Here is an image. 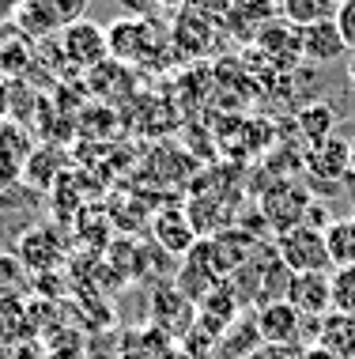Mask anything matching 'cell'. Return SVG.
I'll return each instance as SVG.
<instances>
[{
    "mask_svg": "<svg viewBox=\"0 0 355 359\" xmlns=\"http://www.w3.org/2000/svg\"><path fill=\"white\" fill-rule=\"evenodd\" d=\"M302 170H306V182L318 186L321 193L340 189L344 178H351V140L329 137V140L314 144V148H306Z\"/></svg>",
    "mask_w": 355,
    "mask_h": 359,
    "instance_id": "3957f363",
    "label": "cell"
},
{
    "mask_svg": "<svg viewBox=\"0 0 355 359\" xmlns=\"http://www.w3.org/2000/svg\"><path fill=\"white\" fill-rule=\"evenodd\" d=\"M253 325H257V333H261V344H291V348H299V341H302V314L287 303V299H276V303L257 306Z\"/></svg>",
    "mask_w": 355,
    "mask_h": 359,
    "instance_id": "ba28073f",
    "label": "cell"
},
{
    "mask_svg": "<svg viewBox=\"0 0 355 359\" xmlns=\"http://www.w3.org/2000/svg\"><path fill=\"white\" fill-rule=\"evenodd\" d=\"M299 133L310 148L321 140H329V137H337V106H329V102L302 106L299 110Z\"/></svg>",
    "mask_w": 355,
    "mask_h": 359,
    "instance_id": "e0dca14e",
    "label": "cell"
},
{
    "mask_svg": "<svg viewBox=\"0 0 355 359\" xmlns=\"http://www.w3.org/2000/svg\"><path fill=\"white\" fill-rule=\"evenodd\" d=\"M351 178H355V137H351Z\"/></svg>",
    "mask_w": 355,
    "mask_h": 359,
    "instance_id": "83f0119b",
    "label": "cell"
},
{
    "mask_svg": "<svg viewBox=\"0 0 355 359\" xmlns=\"http://www.w3.org/2000/svg\"><path fill=\"white\" fill-rule=\"evenodd\" d=\"M299 355H302V348H291V344H261L246 359H299Z\"/></svg>",
    "mask_w": 355,
    "mask_h": 359,
    "instance_id": "603a6c76",
    "label": "cell"
},
{
    "mask_svg": "<svg viewBox=\"0 0 355 359\" xmlns=\"http://www.w3.org/2000/svg\"><path fill=\"white\" fill-rule=\"evenodd\" d=\"M299 359H337V355H333L329 348H321V344H306Z\"/></svg>",
    "mask_w": 355,
    "mask_h": 359,
    "instance_id": "484cf974",
    "label": "cell"
},
{
    "mask_svg": "<svg viewBox=\"0 0 355 359\" xmlns=\"http://www.w3.org/2000/svg\"><path fill=\"white\" fill-rule=\"evenodd\" d=\"M310 208L314 205H310V193H306L302 182L280 178L261 193V216H265L268 227H272V235H284V231L306 223L310 219Z\"/></svg>",
    "mask_w": 355,
    "mask_h": 359,
    "instance_id": "7a4b0ae2",
    "label": "cell"
},
{
    "mask_svg": "<svg viewBox=\"0 0 355 359\" xmlns=\"http://www.w3.org/2000/svg\"><path fill=\"white\" fill-rule=\"evenodd\" d=\"M83 12H88V0H23L19 23H23L27 34H50L88 19Z\"/></svg>",
    "mask_w": 355,
    "mask_h": 359,
    "instance_id": "5b68a950",
    "label": "cell"
},
{
    "mask_svg": "<svg viewBox=\"0 0 355 359\" xmlns=\"http://www.w3.org/2000/svg\"><path fill=\"white\" fill-rule=\"evenodd\" d=\"M318 344L329 348L337 359H355V314H340V310L325 314L318 325Z\"/></svg>",
    "mask_w": 355,
    "mask_h": 359,
    "instance_id": "2e32d148",
    "label": "cell"
},
{
    "mask_svg": "<svg viewBox=\"0 0 355 359\" xmlns=\"http://www.w3.org/2000/svg\"><path fill=\"white\" fill-rule=\"evenodd\" d=\"M337 27H340V38H344V46H348V53H355V0H340V8H337Z\"/></svg>",
    "mask_w": 355,
    "mask_h": 359,
    "instance_id": "7402d4cb",
    "label": "cell"
},
{
    "mask_svg": "<svg viewBox=\"0 0 355 359\" xmlns=\"http://www.w3.org/2000/svg\"><path fill=\"white\" fill-rule=\"evenodd\" d=\"M325 246H329L333 269L355 265V216H348V219H329V223H325Z\"/></svg>",
    "mask_w": 355,
    "mask_h": 359,
    "instance_id": "ac0fdd59",
    "label": "cell"
},
{
    "mask_svg": "<svg viewBox=\"0 0 355 359\" xmlns=\"http://www.w3.org/2000/svg\"><path fill=\"white\" fill-rule=\"evenodd\" d=\"M61 46H64V57L76 61V65H83V69H99V65H106V57H110L106 31H102L99 23H91V19H80V23L64 27Z\"/></svg>",
    "mask_w": 355,
    "mask_h": 359,
    "instance_id": "52a82bcc",
    "label": "cell"
},
{
    "mask_svg": "<svg viewBox=\"0 0 355 359\" xmlns=\"http://www.w3.org/2000/svg\"><path fill=\"white\" fill-rule=\"evenodd\" d=\"M0 193H4V186H0Z\"/></svg>",
    "mask_w": 355,
    "mask_h": 359,
    "instance_id": "f1b7e54d",
    "label": "cell"
},
{
    "mask_svg": "<svg viewBox=\"0 0 355 359\" xmlns=\"http://www.w3.org/2000/svg\"><path fill=\"white\" fill-rule=\"evenodd\" d=\"M46 352H50L46 359H88L80 344H72V348H46Z\"/></svg>",
    "mask_w": 355,
    "mask_h": 359,
    "instance_id": "d4e9b609",
    "label": "cell"
},
{
    "mask_svg": "<svg viewBox=\"0 0 355 359\" xmlns=\"http://www.w3.org/2000/svg\"><path fill=\"white\" fill-rule=\"evenodd\" d=\"M38 144L31 140V133L15 121H0V186L12 189V186H23V170L31 163Z\"/></svg>",
    "mask_w": 355,
    "mask_h": 359,
    "instance_id": "8992f818",
    "label": "cell"
},
{
    "mask_svg": "<svg viewBox=\"0 0 355 359\" xmlns=\"http://www.w3.org/2000/svg\"><path fill=\"white\" fill-rule=\"evenodd\" d=\"M276 257H280L295 276L299 273H333V257H329V246H325V231L310 227V223H299V227L276 235Z\"/></svg>",
    "mask_w": 355,
    "mask_h": 359,
    "instance_id": "6da1fadb",
    "label": "cell"
},
{
    "mask_svg": "<svg viewBox=\"0 0 355 359\" xmlns=\"http://www.w3.org/2000/svg\"><path fill=\"white\" fill-rule=\"evenodd\" d=\"M110 38V53L118 57V61H137L151 50V42H155V31H151V19H118V23L106 31Z\"/></svg>",
    "mask_w": 355,
    "mask_h": 359,
    "instance_id": "5bb4252c",
    "label": "cell"
},
{
    "mask_svg": "<svg viewBox=\"0 0 355 359\" xmlns=\"http://www.w3.org/2000/svg\"><path fill=\"white\" fill-rule=\"evenodd\" d=\"M118 359H193V355H189L170 333L148 325V329H129V333L121 337Z\"/></svg>",
    "mask_w": 355,
    "mask_h": 359,
    "instance_id": "30bf717a",
    "label": "cell"
},
{
    "mask_svg": "<svg viewBox=\"0 0 355 359\" xmlns=\"http://www.w3.org/2000/svg\"><path fill=\"white\" fill-rule=\"evenodd\" d=\"M34 341L31 303L23 295H0V348Z\"/></svg>",
    "mask_w": 355,
    "mask_h": 359,
    "instance_id": "9a60e30c",
    "label": "cell"
},
{
    "mask_svg": "<svg viewBox=\"0 0 355 359\" xmlns=\"http://www.w3.org/2000/svg\"><path fill=\"white\" fill-rule=\"evenodd\" d=\"M57 174H61V151H50V148H34L31 163L23 170V186H38V189H50L57 186Z\"/></svg>",
    "mask_w": 355,
    "mask_h": 359,
    "instance_id": "d6986e66",
    "label": "cell"
},
{
    "mask_svg": "<svg viewBox=\"0 0 355 359\" xmlns=\"http://www.w3.org/2000/svg\"><path fill=\"white\" fill-rule=\"evenodd\" d=\"M333 310L355 314V265L333 269Z\"/></svg>",
    "mask_w": 355,
    "mask_h": 359,
    "instance_id": "44dd1931",
    "label": "cell"
},
{
    "mask_svg": "<svg viewBox=\"0 0 355 359\" xmlns=\"http://www.w3.org/2000/svg\"><path fill=\"white\" fill-rule=\"evenodd\" d=\"M348 87H351V91H355V53L348 57Z\"/></svg>",
    "mask_w": 355,
    "mask_h": 359,
    "instance_id": "4316f807",
    "label": "cell"
},
{
    "mask_svg": "<svg viewBox=\"0 0 355 359\" xmlns=\"http://www.w3.org/2000/svg\"><path fill=\"white\" fill-rule=\"evenodd\" d=\"M287 303L302 318H325L333 314V273H299L291 276Z\"/></svg>",
    "mask_w": 355,
    "mask_h": 359,
    "instance_id": "9c48e42d",
    "label": "cell"
},
{
    "mask_svg": "<svg viewBox=\"0 0 355 359\" xmlns=\"http://www.w3.org/2000/svg\"><path fill=\"white\" fill-rule=\"evenodd\" d=\"M151 235H155V242L167 254H174V257H186L189 250L197 246V223L189 212H181V208H159L155 212V219H151Z\"/></svg>",
    "mask_w": 355,
    "mask_h": 359,
    "instance_id": "8fae6325",
    "label": "cell"
},
{
    "mask_svg": "<svg viewBox=\"0 0 355 359\" xmlns=\"http://www.w3.org/2000/svg\"><path fill=\"white\" fill-rule=\"evenodd\" d=\"M19 8H23V0H0V27L19 19Z\"/></svg>",
    "mask_w": 355,
    "mask_h": 359,
    "instance_id": "cb8c5ba5",
    "label": "cell"
},
{
    "mask_svg": "<svg viewBox=\"0 0 355 359\" xmlns=\"http://www.w3.org/2000/svg\"><path fill=\"white\" fill-rule=\"evenodd\" d=\"M193 322H197V303H189L181 291H159L155 303H151V325L162 329V333H170L178 341V337L193 333Z\"/></svg>",
    "mask_w": 355,
    "mask_h": 359,
    "instance_id": "4fadbf2b",
    "label": "cell"
},
{
    "mask_svg": "<svg viewBox=\"0 0 355 359\" xmlns=\"http://www.w3.org/2000/svg\"><path fill=\"white\" fill-rule=\"evenodd\" d=\"M340 53H348L340 38L337 19H318V23H306L299 27V57L314 65H333Z\"/></svg>",
    "mask_w": 355,
    "mask_h": 359,
    "instance_id": "7c38bea8",
    "label": "cell"
},
{
    "mask_svg": "<svg viewBox=\"0 0 355 359\" xmlns=\"http://www.w3.org/2000/svg\"><path fill=\"white\" fill-rule=\"evenodd\" d=\"M15 254L23 257V265L31 269V276L57 273L61 261H64V238L57 227H50V223H38V227H27L23 235H19Z\"/></svg>",
    "mask_w": 355,
    "mask_h": 359,
    "instance_id": "277c9868",
    "label": "cell"
},
{
    "mask_svg": "<svg viewBox=\"0 0 355 359\" xmlns=\"http://www.w3.org/2000/svg\"><path fill=\"white\" fill-rule=\"evenodd\" d=\"M31 284H34V276L15 250L12 254H0V295H23L27 299Z\"/></svg>",
    "mask_w": 355,
    "mask_h": 359,
    "instance_id": "ffe728a7",
    "label": "cell"
}]
</instances>
